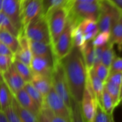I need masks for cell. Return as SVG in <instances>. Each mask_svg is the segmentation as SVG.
<instances>
[{"mask_svg": "<svg viewBox=\"0 0 122 122\" xmlns=\"http://www.w3.org/2000/svg\"><path fill=\"white\" fill-rule=\"evenodd\" d=\"M71 97L81 103L87 81V70L82 53L73 46L69 54L60 60Z\"/></svg>", "mask_w": 122, "mask_h": 122, "instance_id": "obj_1", "label": "cell"}, {"mask_svg": "<svg viewBox=\"0 0 122 122\" xmlns=\"http://www.w3.org/2000/svg\"><path fill=\"white\" fill-rule=\"evenodd\" d=\"M77 2L68 0L66 6L68 10V18L76 26L84 19L91 18L97 21L100 12V4Z\"/></svg>", "mask_w": 122, "mask_h": 122, "instance_id": "obj_2", "label": "cell"}, {"mask_svg": "<svg viewBox=\"0 0 122 122\" xmlns=\"http://www.w3.org/2000/svg\"><path fill=\"white\" fill-rule=\"evenodd\" d=\"M45 15L49 29L51 44L53 45L66 27L68 16V10L66 5L60 6L51 9Z\"/></svg>", "mask_w": 122, "mask_h": 122, "instance_id": "obj_3", "label": "cell"}, {"mask_svg": "<svg viewBox=\"0 0 122 122\" xmlns=\"http://www.w3.org/2000/svg\"><path fill=\"white\" fill-rule=\"evenodd\" d=\"M73 22L68 18L66 27L57 41L52 45L53 54V63H59L67 56L73 47L72 30L75 27Z\"/></svg>", "mask_w": 122, "mask_h": 122, "instance_id": "obj_4", "label": "cell"}, {"mask_svg": "<svg viewBox=\"0 0 122 122\" xmlns=\"http://www.w3.org/2000/svg\"><path fill=\"white\" fill-rule=\"evenodd\" d=\"M23 29L27 37L30 40L51 44L49 29L45 14L41 15L30 22Z\"/></svg>", "mask_w": 122, "mask_h": 122, "instance_id": "obj_5", "label": "cell"}, {"mask_svg": "<svg viewBox=\"0 0 122 122\" xmlns=\"http://www.w3.org/2000/svg\"><path fill=\"white\" fill-rule=\"evenodd\" d=\"M51 80L54 90L63 98L64 102L70 108L73 98L70 93V91L60 62L53 63V69L51 74Z\"/></svg>", "mask_w": 122, "mask_h": 122, "instance_id": "obj_6", "label": "cell"}, {"mask_svg": "<svg viewBox=\"0 0 122 122\" xmlns=\"http://www.w3.org/2000/svg\"><path fill=\"white\" fill-rule=\"evenodd\" d=\"M44 14L43 0H26L20 5V17L22 28Z\"/></svg>", "mask_w": 122, "mask_h": 122, "instance_id": "obj_7", "label": "cell"}, {"mask_svg": "<svg viewBox=\"0 0 122 122\" xmlns=\"http://www.w3.org/2000/svg\"><path fill=\"white\" fill-rule=\"evenodd\" d=\"M97 103V100L95 97L87 76L86 88L81 102V110L86 122H93Z\"/></svg>", "mask_w": 122, "mask_h": 122, "instance_id": "obj_8", "label": "cell"}, {"mask_svg": "<svg viewBox=\"0 0 122 122\" xmlns=\"http://www.w3.org/2000/svg\"><path fill=\"white\" fill-rule=\"evenodd\" d=\"M45 106H46L55 114L63 116L66 119H70V108L54 90L53 87L45 96Z\"/></svg>", "mask_w": 122, "mask_h": 122, "instance_id": "obj_9", "label": "cell"}, {"mask_svg": "<svg viewBox=\"0 0 122 122\" xmlns=\"http://www.w3.org/2000/svg\"><path fill=\"white\" fill-rule=\"evenodd\" d=\"M100 12L97 19L99 32H110L116 7L109 0H100Z\"/></svg>", "mask_w": 122, "mask_h": 122, "instance_id": "obj_10", "label": "cell"}, {"mask_svg": "<svg viewBox=\"0 0 122 122\" xmlns=\"http://www.w3.org/2000/svg\"><path fill=\"white\" fill-rule=\"evenodd\" d=\"M2 11L10 18L16 29L20 31L22 29L20 0H3Z\"/></svg>", "mask_w": 122, "mask_h": 122, "instance_id": "obj_11", "label": "cell"}, {"mask_svg": "<svg viewBox=\"0 0 122 122\" xmlns=\"http://www.w3.org/2000/svg\"><path fill=\"white\" fill-rule=\"evenodd\" d=\"M30 67L33 73L51 76L53 69V59L44 56H33Z\"/></svg>", "mask_w": 122, "mask_h": 122, "instance_id": "obj_12", "label": "cell"}, {"mask_svg": "<svg viewBox=\"0 0 122 122\" xmlns=\"http://www.w3.org/2000/svg\"><path fill=\"white\" fill-rule=\"evenodd\" d=\"M2 78L13 95L24 88L25 81L18 73L13 63L8 71L2 75Z\"/></svg>", "mask_w": 122, "mask_h": 122, "instance_id": "obj_13", "label": "cell"}, {"mask_svg": "<svg viewBox=\"0 0 122 122\" xmlns=\"http://www.w3.org/2000/svg\"><path fill=\"white\" fill-rule=\"evenodd\" d=\"M111 40L113 45H117L118 50L122 51V21L120 18V12L116 8L111 27Z\"/></svg>", "mask_w": 122, "mask_h": 122, "instance_id": "obj_14", "label": "cell"}, {"mask_svg": "<svg viewBox=\"0 0 122 122\" xmlns=\"http://www.w3.org/2000/svg\"><path fill=\"white\" fill-rule=\"evenodd\" d=\"M15 98L17 102L24 108H27L35 116H37L40 113L41 108L37 105V103L33 101V99L30 96L25 88L21 89L15 94H14Z\"/></svg>", "mask_w": 122, "mask_h": 122, "instance_id": "obj_15", "label": "cell"}, {"mask_svg": "<svg viewBox=\"0 0 122 122\" xmlns=\"http://www.w3.org/2000/svg\"><path fill=\"white\" fill-rule=\"evenodd\" d=\"M30 82L44 97L49 93L52 87L51 76L33 73Z\"/></svg>", "mask_w": 122, "mask_h": 122, "instance_id": "obj_16", "label": "cell"}, {"mask_svg": "<svg viewBox=\"0 0 122 122\" xmlns=\"http://www.w3.org/2000/svg\"><path fill=\"white\" fill-rule=\"evenodd\" d=\"M78 25L84 34L86 42L92 41L99 32L97 21L93 19H84L79 23Z\"/></svg>", "mask_w": 122, "mask_h": 122, "instance_id": "obj_17", "label": "cell"}, {"mask_svg": "<svg viewBox=\"0 0 122 122\" xmlns=\"http://www.w3.org/2000/svg\"><path fill=\"white\" fill-rule=\"evenodd\" d=\"M30 47L33 56H44L53 59L52 47L50 43L30 40Z\"/></svg>", "mask_w": 122, "mask_h": 122, "instance_id": "obj_18", "label": "cell"}, {"mask_svg": "<svg viewBox=\"0 0 122 122\" xmlns=\"http://www.w3.org/2000/svg\"><path fill=\"white\" fill-rule=\"evenodd\" d=\"M11 106L22 122H37V116L22 106L17 102L14 95L12 99Z\"/></svg>", "mask_w": 122, "mask_h": 122, "instance_id": "obj_19", "label": "cell"}, {"mask_svg": "<svg viewBox=\"0 0 122 122\" xmlns=\"http://www.w3.org/2000/svg\"><path fill=\"white\" fill-rule=\"evenodd\" d=\"M88 79L95 95V97L97 100L98 103H100L103 91L104 89V83L96 76L93 68L87 71Z\"/></svg>", "mask_w": 122, "mask_h": 122, "instance_id": "obj_20", "label": "cell"}, {"mask_svg": "<svg viewBox=\"0 0 122 122\" xmlns=\"http://www.w3.org/2000/svg\"><path fill=\"white\" fill-rule=\"evenodd\" d=\"M79 50L82 53L87 71L91 70L94 67L95 62L94 46L92 44V41L86 42L85 45Z\"/></svg>", "mask_w": 122, "mask_h": 122, "instance_id": "obj_21", "label": "cell"}, {"mask_svg": "<svg viewBox=\"0 0 122 122\" xmlns=\"http://www.w3.org/2000/svg\"><path fill=\"white\" fill-rule=\"evenodd\" d=\"M13 94L10 91L3 78L0 79V108L5 111L11 106Z\"/></svg>", "mask_w": 122, "mask_h": 122, "instance_id": "obj_22", "label": "cell"}, {"mask_svg": "<svg viewBox=\"0 0 122 122\" xmlns=\"http://www.w3.org/2000/svg\"><path fill=\"white\" fill-rule=\"evenodd\" d=\"M0 42L7 45L14 54L17 52L20 47L17 37L7 30H0Z\"/></svg>", "mask_w": 122, "mask_h": 122, "instance_id": "obj_23", "label": "cell"}, {"mask_svg": "<svg viewBox=\"0 0 122 122\" xmlns=\"http://www.w3.org/2000/svg\"><path fill=\"white\" fill-rule=\"evenodd\" d=\"M116 57V52L114 50V45L111 42H108L103 51L101 57V63L108 67L110 69L113 60Z\"/></svg>", "mask_w": 122, "mask_h": 122, "instance_id": "obj_24", "label": "cell"}, {"mask_svg": "<svg viewBox=\"0 0 122 122\" xmlns=\"http://www.w3.org/2000/svg\"><path fill=\"white\" fill-rule=\"evenodd\" d=\"M24 88L30 95V96L33 99V101L37 103V105L40 108H42L45 103V97L38 91V90L32 84L31 82L25 83Z\"/></svg>", "mask_w": 122, "mask_h": 122, "instance_id": "obj_25", "label": "cell"}, {"mask_svg": "<svg viewBox=\"0 0 122 122\" xmlns=\"http://www.w3.org/2000/svg\"><path fill=\"white\" fill-rule=\"evenodd\" d=\"M13 64L18 72V73L21 76V77L23 78V80L27 82H30L32 78L33 73L30 68V67L23 63H22L21 61L14 59V62Z\"/></svg>", "mask_w": 122, "mask_h": 122, "instance_id": "obj_26", "label": "cell"}, {"mask_svg": "<svg viewBox=\"0 0 122 122\" xmlns=\"http://www.w3.org/2000/svg\"><path fill=\"white\" fill-rule=\"evenodd\" d=\"M71 122H86L81 106V103L72 100L70 106Z\"/></svg>", "mask_w": 122, "mask_h": 122, "instance_id": "obj_27", "label": "cell"}, {"mask_svg": "<svg viewBox=\"0 0 122 122\" xmlns=\"http://www.w3.org/2000/svg\"><path fill=\"white\" fill-rule=\"evenodd\" d=\"M120 88L121 86L116 85L109 81H106L104 83V88L109 93L112 98L113 103L116 106V108L119 106L120 102Z\"/></svg>", "mask_w": 122, "mask_h": 122, "instance_id": "obj_28", "label": "cell"}, {"mask_svg": "<svg viewBox=\"0 0 122 122\" xmlns=\"http://www.w3.org/2000/svg\"><path fill=\"white\" fill-rule=\"evenodd\" d=\"M98 103H100L103 109L106 113H108V114H113V111L114 109L116 108V106L113 103L112 98L111 97V96L105 88L103 91L101 101Z\"/></svg>", "mask_w": 122, "mask_h": 122, "instance_id": "obj_29", "label": "cell"}, {"mask_svg": "<svg viewBox=\"0 0 122 122\" xmlns=\"http://www.w3.org/2000/svg\"><path fill=\"white\" fill-rule=\"evenodd\" d=\"M0 30H7L15 37L19 33V31L13 25L10 18L2 11H0Z\"/></svg>", "mask_w": 122, "mask_h": 122, "instance_id": "obj_30", "label": "cell"}, {"mask_svg": "<svg viewBox=\"0 0 122 122\" xmlns=\"http://www.w3.org/2000/svg\"><path fill=\"white\" fill-rule=\"evenodd\" d=\"M93 122H115V120L113 118V114H108L106 113L100 103H97Z\"/></svg>", "mask_w": 122, "mask_h": 122, "instance_id": "obj_31", "label": "cell"}, {"mask_svg": "<svg viewBox=\"0 0 122 122\" xmlns=\"http://www.w3.org/2000/svg\"><path fill=\"white\" fill-rule=\"evenodd\" d=\"M72 37H73V46L79 49L82 47L86 42L84 34L81 30L79 25L73 27L72 30Z\"/></svg>", "mask_w": 122, "mask_h": 122, "instance_id": "obj_32", "label": "cell"}, {"mask_svg": "<svg viewBox=\"0 0 122 122\" xmlns=\"http://www.w3.org/2000/svg\"><path fill=\"white\" fill-rule=\"evenodd\" d=\"M111 40L110 32H99L92 40V44L94 47H100L106 45Z\"/></svg>", "mask_w": 122, "mask_h": 122, "instance_id": "obj_33", "label": "cell"}, {"mask_svg": "<svg viewBox=\"0 0 122 122\" xmlns=\"http://www.w3.org/2000/svg\"><path fill=\"white\" fill-rule=\"evenodd\" d=\"M93 70H94L96 76L103 83H105L109 73H110V69L108 67H106V66H104L103 63H100L93 67Z\"/></svg>", "mask_w": 122, "mask_h": 122, "instance_id": "obj_34", "label": "cell"}, {"mask_svg": "<svg viewBox=\"0 0 122 122\" xmlns=\"http://www.w3.org/2000/svg\"><path fill=\"white\" fill-rule=\"evenodd\" d=\"M15 57L0 55V73L2 76L10 68Z\"/></svg>", "mask_w": 122, "mask_h": 122, "instance_id": "obj_35", "label": "cell"}, {"mask_svg": "<svg viewBox=\"0 0 122 122\" xmlns=\"http://www.w3.org/2000/svg\"><path fill=\"white\" fill-rule=\"evenodd\" d=\"M68 0H43L44 14H46L52 8L66 5Z\"/></svg>", "mask_w": 122, "mask_h": 122, "instance_id": "obj_36", "label": "cell"}, {"mask_svg": "<svg viewBox=\"0 0 122 122\" xmlns=\"http://www.w3.org/2000/svg\"><path fill=\"white\" fill-rule=\"evenodd\" d=\"M42 108L45 111V113L47 115L49 119L50 120V122H71V121L66 119V118L60 116L58 115L55 114L52 111H51L46 106H43Z\"/></svg>", "mask_w": 122, "mask_h": 122, "instance_id": "obj_37", "label": "cell"}, {"mask_svg": "<svg viewBox=\"0 0 122 122\" xmlns=\"http://www.w3.org/2000/svg\"><path fill=\"white\" fill-rule=\"evenodd\" d=\"M122 72V57H116L110 67V73Z\"/></svg>", "mask_w": 122, "mask_h": 122, "instance_id": "obj_38", "label": "cell"}, {"mask_svg": "<svg viewBox=\"0 0 122 122\" xmlns=\"http://www.w3.org/2000/svg\"><path fill=\"white\" fill-rule=\"evenodd\" d=\"M106 81H109L116 85L121 86L122 81V72H112L110 73Z\"/></svg>", "mask_w": 122, "mask_h": 122, "instance_id": "obj_39", "label": "cell"}, {"mask_svg": "<svg viewBox=\"0 0 122 122\" xmlns=\"http://www.w3.org/2000/svg\"><path fill=\"white\" fill-rule=\"evenodd\" d=\"M5 112L10 122H22L20 120L19 117L17 116V115L15 113V112L13 110V108H12V106L5 109Z\"/></svg>", "mask_w": 122, "mask_h": 122, "instance_id": "obj_40", "label": "cell"}, {"mask_svg": "<svg viewBox=\"0 0 122 122\" xmlns=\"http://www.w3.org/2000/svg\"><path fill=\"white\" fill-rule=\"evenodd\" d=\"M105 45L100 46V47H94V55H95V62H94V66L100 63H101V57L103 51L105 48Z\"/></svg>", "mask_w": 122, "mask_h": 122, "instance_id": "obj_41", "label": "cell"}, {"mask_svg": "<svg viewBox=\"0 0 122 122\" xmlns=\"http://www.w3.org/2000/svg\"><path fill=\"white\" fill-rule=\"evenodd\" d=\"M0 55L15 57V54L12 52V51L2 42H0Z\"/></svg>", "mask_w": 122, "mask_h": 122, "instance_id": "obj_42", "label": "cell"}, {"mask_svg": "<svg viewBox=\"0 0 122 122\" xmlns=\"http://www.w3.org/2000/svg\"><path fill=\"white\" fill-rule=\"evenodd\" d=\"M37 122H50L47 115L42 108H41L40 113L37 116Z\"/></svg>", "mask_w": 122, "mask_h": 122, "instance_id": "obj_43", "label": "cell"}, {"mask_svg": "<svg viewBox=\"0 0 122 122\" xmlns=\"http://www.w3.org/2000/svg\"><path fill=\"white\" fill-rule=\"evenodd\" d=\"M109 2L122 14V0H109Z\"/></svg>", "mask_w": 122, "mask_h": 122, "instance_id": "obj_44", "label": "cell"}, {"mask_svg": "<svg viewBox=\"0 0 122 122\" xmlns=\"http://www.w3.org/2000/svg\"><path fill=\"white\" fill-rule=\"evenodd\" d=\"M0 122H10L5 111L0 108Z\"/></svg>", "mask_w": 122, "mask_h": 122, "instance_id": "obj_45", "label": "cell"}, {"mask_svg": "<svg viewBox=\"0 0 122 122\" xmlns=\"http://www.w3.org/2000/svg\"><path fill=\"white\" fill-rule=\"evenodd\" d=\"M72 2H88V3H98L100 0H70Z\"/></svg>", "mask_w": 122, "mask_h": 122, "instance_id": "obj_46", "label": "cell"}, {"mask_svg": "<svg viewBox=\"0 0 122 122\" xmlns=\"http://www.w3.org/2000/svg\"><path fill=\"white\" fill-rule=\"evenodd\" d=\"M122 98V81L121 84V88H120V99Z\"/></svg>", "mask_w": 122, "mask_h": 122, "instance_id": "obj_47", "label": "cell"}, {"mask_svg": "<svg viewBox=\"0 0 122 122\" xmlns=\"http://www.w3.org/2000/svg\"><path fill=\"white\" fill-rule=\"evenodd\" d=\"M2 4H3V0H0V11L2 10Z\"/></svg>", "mask_w": 122, "mask_h": 122, "instance_id": "obj_48", "label": "cell"}, {"mask_svg": "<svg viewBox=\"0 0 122 122\" xmlns=\"http://www.w3.org/2000/svg\"><path fill=\"white\" fill-rule=\"evenodd\" d=\"M122 104V98L120 99V102H119V106H121Z\"/></svg>", "mask_w": 122, "mask_h": 122, "instance_id": "obj_49", "label": "cell"}, {"mask_svg": "<svg viewBox=\"0 0 122 122\" xmlns=\"http://www.w3.org/2000/svg\"><path fill=\"white\" fill-rule=\"evenodd\" d=\"M26 1V0H20V5L22 4V3H23L24 2H25Z\"/></svg>", "mask_w": 122, "mask_h": 122, "instance_id": "obj_50", "label": "cell"}, {"mask_svg": "<svg viewBox=\"0 0 122 122\" xmlns=\"http://www.w3.org/2000/svg\"><path fill=\"white\" fill-rule=\"evenodd\" d=\"M120 18H121V21H122V14L120 12Z\"/></svg>", "mask_w": 122, "mask_h": 122, "instance_id": "obj_51", "label": "cell"}, {"mask_svg": "<svg viewBox=\"0 0 122 122\" xmlns=\"http://www.w3.org/2000/svg\"><path fill=\"white\" fill-rule=\"evenodd\" d=\"M1 78H2V76L1 75V73H0V79H1Z\"/></svg>", "mask_w": 122, "mask_h": 122, "instance_id": "obj_52", "label": "cell"}]
</instances>
